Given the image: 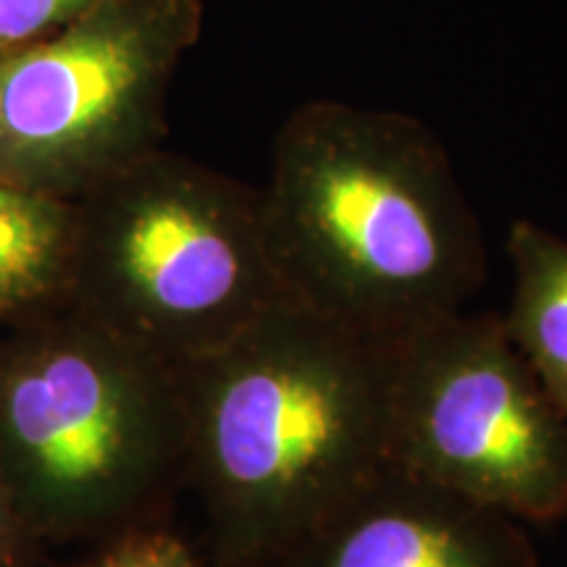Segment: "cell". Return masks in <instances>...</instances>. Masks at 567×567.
Returning <instances> with one entry per match:
<instances>
[{
  "label": "cell",
  "mask_w": 567,
  "mask_h": 567,
  "mask_svg": "<svg viewBox=\"0 0 567 567\" xmlns=\"http://www.w3.org/2000/svg\"><path fill=\"white\" fill-rule=\"evenodd\" d=\"M258 189L284 297L354 334L400 344L463 313L484 287L476 210L421 118L297 105Z\"/></svg>",
  "instance_id": "1"
},
{
  "label": "cell",
  "mask_w": 567,
  "mask_h": 567,
  "mask_svg": "<svg viewBox=\"0 0 567 567\" xmlns=\"http://www.w3.org/2000/svg\"><path fill=\"white\" fill-rule=\"evenodd\" d=\"M394 347L279 300L176 365L210 567H266L392 460Z\"/></svg>",
  "instance_id": "2"
},
{
  "label": "cell",
  "mask_w": 567,
  "mask_h": 567,
  "mask_svg": "<svg viewBox=\"0 0 567 567\" xmlns=\"http://www.w3.org/2000/svg\"><path fill=\"white\" fill-rule=\"evenodd\" d=\"M0 465L42 544L163 523L187 488L179 373L71 305L6 326Z\"/></svg>",
  "instance_id": "3"
},
{
  "label": "cell",
  "mask_w": 567,
  "mask_h": 567,
  "mask_svg": "<svg viewBox=\"0 0 567 567\" xmlns=\"http://www.w3.org/2000/svg\"><path fill=\"white\" fill-rule=\"evenodd\" d=\"M76 205L71 308L174 368L284 300L250 184L161 147Z\"/></svg>",
  "instance_id": "4"
},
{
  "label": "cell",
  "mask_w": 567,
  "mask_h": 567,
  "mask_svg": "<svg viewBox=\"0 0 567 567\" xmlns=\"http://www.w3.org/2000/svg\"><path fill=\"white\" fill-rule=\"evenodd\" d=\"M203 0H113L0 55V179L80 200L163 147Z\"/></svg>",
  "instance_id": "5"
},
{
  "label": "cell",
  "mask_w": 567,
  "mask_h": 567,
  "mask_svg": "<svg viewBox=\"0 0 567 567\" xmlns=\"http://www.w3.org/2000/svg\"><path fill=\"white\" fill-rule=\"evenodd\" d=\"M392 460L520 523L567 517V417L496 313L394 347Z\"/></svg>",
  "instance_id": "6"
},
{
  "label": "cell",
  "mask_w": 567,
  "mask_h": 567,
  "mask_svg": "<svg viewBox=\"0 0 567 567\" xmlns=\"http://www.w3.org/2000/svg\"><path fill=\"white\" fill-rule=\"evenodd\" d=\"M266 567H538L520 520L394 460Z\"/></svg>",
  "instance_id": "7"
},
{
  "label": "cell",
  "mask_w": 567,
  "mask_h": 567,
  "mask_svg": "<svg viewBox=\"0 0 567 567\" xmlns=\"http://www.w3.org/2000/svg\"><path fill=\"white\" fill-rule=\"evenodd\" d=\"M76 247V200L0 179V329L69 308Z\"/></svg>",
  "instance_id": "8"
},
{
  "label": "cell",
  "mask_w": 567,
  "mask_h": 567,
  "mask_svg": "<svg viewBox=\"0 0 567 567\" xmlns=\"http://www.w3.org/2000/svg\"><path fill=\"white\" fill-rule=\"evenodd\" d=\"M507 255L515 276L502 316L507 337L567 417V239L534 221H515Z\"/></svg>",
  "instance_id": "9"
},
{
  "label": "cell",
  "mask_w": 567,
  "mask_h": 567,
  "mask_svg": "<svg viewBox=\"0 0 567 567\" xmlns=\"http://www.w3.org/2000/svg\"><path fill=\"white\" fill-rule=\"evenodd\" d=\"M113 0H0V55L51 38Z\"/></svg>",
  "instance_id": "10"
},
{
  "label": "cell",
  "mask_w": 567,
  "mask_h": 567,
  "mask_svg": "<svg viewBox=\"0 0 567 567\" xmlns=\"http://www.w3.org/2000/svg\"><path fill=\"white\" fill-rule=\"evenodd\" d=\"M80 567H210L163 523L126 528Z\"/></svg>",
  "instance_id": "11"
},
{
  "label": "cell",
  "mask_w": 567,
  "mask_h": 567,
  "mask_svg": "<svg viewBox=\"0 0 567 567\" xmlns=\"http://www.w3.org/2000/svg\"><path fill=\"white\" fill-rule=\"evenodd\" d=\"M42 549L0 465V567H42Z\"/></svg>",
  "instance_id": "12"
}]
</instances>
